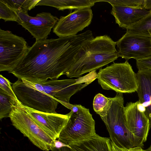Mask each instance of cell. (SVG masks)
<instances>
[{
    "mask_svg": "<svg viewBox=\"0 0 151 151\" xmlns=\"http://www.w3.org/2000/svg\"><path fill=\"white\" fill-rule=\"evenodd\" d=\"M93 38L88 30L73 36L36 40L10 73L35 83L56 79L65 75L82 47Z\"/></svg>",
    "mask_w": 151,
    "mask_h": 151,
    "instance_id": "cell-1",
    "label": "cell"
},
{
    "mask_svg": "<svg viewBox=\"0 0 151 151\" xmlns=\"http://www.w3.org/2000/svg\"><path fill=\"white\" fill-rule=\"evenodd\" d=\"M116 45L107 35L93 37L82 47L65 75L68 78H79L113 62L119 57Z\"/></svg>",
    "mask_w": 151,
    "mask_h": 151,
    "instance_id": "cell-2",
    "label": "cell"
},
{
    "mask_svg": "<svg viewBox=\"0 0 151 151\" xmlns=\"http://www.w3.org/2000/svg\"><path fill=\"white\" fill-rule=\"evenodd\" d=\"M112 102L106 115L101 117L105 124L112 143L117 147L128 150L144 146L128 129L124 113L122 93L111 98Z\"/></svg>",
    "mask_w": 151,
    "mask_h": 151,
    "instance_id": "cell-3",
    "label": "cell"
},
{
    "mask_svg": "<svg viewBox=\"0 0 151 151\" xmlns=\"http://www.w3.org/2000/svg\"><path fill=\"white\" fill-rule=\"evenodd\" d=\"M64 106L71 110L69 119L58 140L68 145L88 139L96 134L95 122L89 109L81 105L65 102Z\"/></svg>",
    "mask_w": 151,
    "mask_h": 151,
    "instance_id": "cell-4",
    "label": "cell"
},
{
    "mask_svg": "<svg viewBox=\"0 0 151 151\" xmlns=\"http://www.w3.org/2000/svg\"><path fill=\"white\" fill-rule=\"evenodd\" d=\"M97 79L103 89L113 90L117 93H132L138 88L136 73L127 60L100 69Z\"/></svg>",
    "mask_w": 151,
    "mask_h": 151,
    "instance_id": "cell-5",
    "label": "cell"
},
{
    "mask_svg": "<svg viewBox=\"0 0 151 151\" xmlns=\"http://www.w3.org/2000/svg\"><path fill=\"white\" fill-rule=\"evenodd\" d=\"M9 117L12 125L35 146L45 151L55 147V140L30 117L18 99L12 100Z\"/></svg>",
    "mask_w": 151,
    "mask_h": 151,
    "instance_id": "cell-6",
    "label": "cell"
},
{
    "mask_svg": "<svg viewBox=\"0 0 151 151\" xmlns=\"http://www.w3.org/2000/svg\"><path fill=\"white\" fill-rule=\"evenodd\" d=\"M12 86L17 99L24 106L44 112L57 113L58 100L36 89L28 81L18 79Z\"/></svg>",
    "mask_w": 151,
    "mask_h": 151,
    "instance_id": "cell-7",
    "label": "cell"
},
{
    "mask_svg": "<svg viewBox=\"0 0 151 151\" xmlns=\"http://www.w3.org/2000/svg\"><path fill=\"white\" fill-rule=\"evenodd\" d=\"M22 37L0 29V71L10 73L19 64L28 48Z\"/></svg>",
    "mask_w": 151,
    "mask_h": 151,
    "instance_id": "cell-8",
    "label": "cell"
},
{
    "mask_svg": "<svg viewBox=\"0 0 151 151\" xmlns=\"http://www.w3.org/2000/svg\"><path fill=\"white\" fill-rule=\"evenodd\" d=\"M17 11L16 22L27 30L36 40L47 39L59 19L49 12H42L33 17L29 16L27 12Z\"/></svg>",
    "mask_w": 151,
    "mask_h": 151,
    "instance_id": "cell-9",
    "label": "cell"
},
{
    "mask_svg": "<svg viewBox=\"0 0 151 151\" xmlns=\"http://www.w3.org/2000/svg\"><path fill=\"white\" fill-rule=\"evenodd\" d=\"M93 14L91 8L75 10L65 16H61L53 31L60 37L73 36L82 30L91 23Z\"/></svg>",
    "mask_w": 151,
    "mask_h": 151,
    "instance_id": "cell-10",
    "label": "cell"
},
{
    "mask_svg": "<svg viewBox=\"0 0 151 151\" xmlns=\"http://www.w3.org/2000/svg\"><path fill=\"white\" fill-rule=\"evenodd\" d=\"M119 57L126 60L151 57V37L131 35L127 32L116 42Z\"/></svg>",
    "mask_w": 151,
    "mask_h": 151,
    "instance_id": "cell-11",
    "label": "cell"
},
{
    "mask_svg": "<svg viewBox=\"0 0 151 151\" xmlns=\"http://www.w3.org/2000/svg\"><path fill=\"white\" fill-rule=\"evenodd\" d=\"M21 104L32 119L41 128L54 140L58 139L68 120L69 113L62 114L44 112Z\"/></svg>",
    "mask_w": 151,
    "mask_h": 151,
    "instance_id": "cell-12",
    "label": "cell"
},
{
    "mask_svg": "<svg viewBox=\"0 0 151 151\" xmlns=\"http://www.w3.org/2000/svg\"><path fill=\"white\" fill-rule=\"evenodd\" d=\"M138 101L127 103L124 113L127 127L129 130L144 144L147 139L150 124L144 112L138 107Z\"/></svg>",
    "mask_w": 151,
    "mask_h": 151,
    "instance_id": "cell-13",
    "label": "cell"
},
{
    "mask_svg": "<svg viewBox=\"0 0 151 151\" xmlns=\"http://www.w3.org/2000/svg\"><path fill=\"white\" fill-rule=\"evenodd\" d=\"M139 97L138 107L149 119L151 126V70H138L136 73Z\"/></svg>",
    "mask_w": 151,
    "mask_h": 151,
    "instance_id": "cell-14",
    "label": "cell"
},
{
    "mask_svg": "<svg viewBox=\"0 0 151 151\" xmlns=\"http://www.w3.org/2000/svg\"><path fill=\"white\" fill-rule=\"evenodd\" d=\"M111 14L119 27L127 29L139 21L150 11L122 6L112 5Z\"/></svg>",
    "mask_w": 151,
    "mask_h": 151,
    "instance_id": "cell-15",
    "label": "cell"
},
{
    "mask_svg": "<svg viewBox=\"0 0 151 151\" xmlns=\"http://www.w3.org/2000/svg\"><path fill=\"white\" fill-rule=\"evenodd\" d=\"M68 145L73 151H113L110 138L101 137L96 133L88 139Z\"/></svg>",
    "mask_w": 151,
    "mask_h": 151,
    "instance_id": "cell-16",
    "label": "cell"
},
{
    "mask_svg": "<svg viewBox=\"0 0 151 151\" xmlns=\"http://www.w3.org/2000/svg\"><path fill=\"white\" fill-rule=\"evenodd\" d=\"M98 2V0H42L41 4L42 6H51L63 10L91 8Z\"/></svg>",
    "mask_w": 151,
    "mask_h": 151,
    "instance_id": "cell-17",
    "label": "cell"
},
{
    "mask_svg": "<svg viewBox=\"0 0 151 151\" xmlns=\"http://www.w3.org/2000/svg\"><path fill=\"white\" fill-rule=\"evenodd\" d=\"M137 23L127 29L126 32L131 34L151 37V10Z\"/></svg>",
    "mask_w": 151,
    "mask_h": 151,
    "instance_id": "cell-18",
    "label": "cell"
},
{
    "mask_svg": "<svg viewBox=\"0 0 151 151\" xmlns=\"http://www.w3.org/2000/svg\"><path fill=\"white\" fill-rule=\"evenodd\" d=\"M112 102L111 98L106 97L100 93L95 95L93 101V107L95 112L101 117L105 116Z\"/></svg>",
    "mask_w": 151,
    "mask_h": 151,
    "instance_id": "cell-19",
    "label": "cell"
},
{
    "mask_svg": "<svg viewBox=\"0 0 151 151\" xmlns=\"http://www.w3.org/2000/svg\"><path fill=\"white\" fill-rule=\"evenodd\" d=\"M12 8L16 11L27 12L35 7L40 0H4Z\"/></svg>",
    "mask_w": 151,
    "mask_h": 151,
    "instance_id": "cell-20",
    "label": "cell"
},
{
    "mask_svg": "<svg viewBox=\"0 0 151 151\" xmlns=\"http://www.w3.org/2000/svg\"><path fill=\"white\" fill-rule=\"evenodd\" d=\"M17 18V11L10 7L4 0H0V19L5 21L16 22Z\"/></svg>",
    "mask_w": 151,
    "mask_h": 151,
    "instance_id": "cell-21",
    "label": "cell"
},
{
    "mask_svg": "<svg viewBox=\"0 0 151 151\" xmlns=\"http://www.w3.org/2000/svg\"><path fill=\"white\" fill-rule=\"evenodd\" d=\"M12 99L8 95L0 92V119L9 117L12 111Z\"/></svg>",
    "mask_w": 151,
    "mask_h": 151,
    "instance_id": "cell-22",
    "label": "cell"
},
{
    "mask_svg": "<svg viewBox=\"0 0 151 151\" xmlns=\"http://www.w3.org/2000/svg\"><path fill=\"white\" fill-rule=\"evenodd\" d=\"M107 2L112 5L128 6L145 9L146 0H98Z\"/></svg>",
    "mask_w": 151,
    "mask_h": 151,
    "instance_id": "cell-23",
    "label": "cell"
},
{
    "mask_svg": "<svg viewBox=\"0 0 151 151\" xmlns=\"http://www.w3.org/2000/svg\"><path fill=\"white\" fill-rule=\"evenodd\" d=\"M11 83L10 81L0 75V92L4 93L14 100H18L12 89Z\"/></svg>",
    "mask_w": 151,
    "mask_h": 151,
    "instance_id": "cell-24",
    "label": "cell"
},
{
    "mask_svg": "<svg viewBox=\"0 0 151 151\" xmlns=\"http://www.w3.org/2000/svg\"><path fill=\"white\" fill-rule=\"evenodd\" d=\"M136 65L138 70H151V57L136 60Z\"/></svg>",
    "mask_w": 151,
    "mask_h": 151,
    "instance_id": "cell-25",
    "label": "cell"
},
{
    "mask_svg": "<svg viewBox=\"0 0 151 151\" xmlns=\"http://www.w3.org/2000/svg\"><path fill=\"white\" fill-rule=\"evenodd\" d=\"M51 151H73L72 149L68 147H63L60 148H57L55 147H52Z\"/></svg>",
    "mask_w": 151,
    "mask_h": 151,
    "instance_id": "cell-26",
    "label": "cell"
},
{
    "mask_svg": "<svg viewBox=\"0 0 151 151\" xmlns=\"http://www.w3.org/2000/svg\"><path fill=\"white\" fill-rule=\"evenodd\" d=\"M128 150L129 151H145L140 147H135Z\"/></svg>",
    "mask_w": 151,
    "mask_h": 151,
    "instance_id": "cell-27",
    "label": "cell"
},
{
    "mask_svg": "<svg viewBox=\"0 0 151 151\" xmlns=\"http://www.w3.org/2000/svg\"><path fill=\"white\" fill-rule=\"evenodd\" d=\"M113 151H119L116 147L112 143Z\"/></svg>",
    "mask_w": 151,
    "mask_h": 151,
    "instance_id": "cell-28",
    "label": "cell"
},
{
    "mask_svg": "<svg viewBox=\"0 0 151 151\" xmlns=\"http://www.w3.org/2000/svg\"><path fill=\"white\" fill-rule=\"evenodd\" d=\"M117 148L119 151H127V150L124 149L119 148L118 147Z\"/></svg>",
    "mask_w": 151,
    "mask_h": 151,
    "instance_id": "cell-29",
    "label": "cell"
},
{
    "mask_svg": "<svg viewBox=\"0 0 151 151\" xmlns=\"http://www.w3.org/2000/svg\"><path fill=\"white\" fill-rule=\"evenodd\" d=\"M145 150V151H151V145L147 149Z\"/></svg>",
    "mask_w": 151,
    "mask_h": 151,
    "instance_id": "cell-30",
    "label": "cell"
},
{
    "mask_svg": "<svg viewBox=\"0 0 151 151\" xmlns=\"http://www.w3.org/2000/svg\"><path fill=\"white\" fill-rule=\"evenodd\" d=\"M127 151H129L128 150H127Z\"/></svg>",
    "mask_w": 151,
    "mask_h": 151,
    "instance_id": "cell-31",
    "label": "cell"
}]
</instances>
